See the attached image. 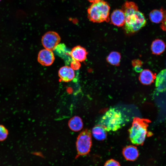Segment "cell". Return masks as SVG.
I'll use <instances>...</instances> for the list:
<instances>
[{
  "instance_id": "cell-1",
  "label": "cell",
  "mask_w": 166,
  "mask_h": 166,
  "mask_svg": "<svg viewBox=\"0 0 166 166\" xmlns=\"http://www.w3.org/2000/svg\"><path fill=\"white\" fill-rule=\"evenodd\" d=\"M122 10L125 15L124 29L127 34L134 33L145 25V17L138 10L137 6L134 2H125L122 6Z\"/></svg>"
},
{
  "instance_id": "cell-2",
  "label": "cell",
  "mask_w": 166,
  "mask_h": 166,
  "mask_svg": "<svg viewBox=\"0 0 166 166\" xmlns=\"http://www.w3.org/2000/svg\"><path fill=\"white\" fill-rule=\"evenodd\" d=\"M150 121L136 117L133 118L131 127L129 129V137L132 143L137 145H142L148 136V127Z\"/></svg>"
},
{
  "instance_id": "cell-3",
  "label": "cell",
  "mask_w": 166,
  "mask_h": 166,
  "mask_svg": "<svg viewBox=\"0 0 166 166\" xmlns=\"http://www.w3.org/2000/svg\"><path fill=\"white\" fill-rule=\"evenodd\" d=\"M124 121L121 111L117 108H111L101 117L99 124L107 132L115 131L124 125Z\"/></svg>"
},
{
  "instance_id": "cell-4",
  "label": "cell",
  "mask_w": 166,
  "mask_h": 166,
  "mask_svg": "<svg viewBox=\"0 0 166 166\" xmlns=\"http://www.w3.org/2000/svg\"><path fill=\"white\" fill-rule=\"evenodd\" d=\"M110 7L106 2L101 0L93 3L87 10L88 17L93 22H109Z\"/></svg>"
},
{
  "instance_id": "cell-5",
  "label": "cell",
  "mask_w": 166,
  "mask_h": 166,
  "mask_svg": "<svg viewBox=\"0 0 166 166\" xmlns=\"http://www.w3.org/2000/svg\"><path fill=\"white\" fill-rule=\"evenodd\" d=\"M92 145L91 131L88 129H85L79 134L77 139V155L76 158L88 154L90 151Z\"/></svg>"
},
{
  "instance_id": "cell-6",
  "label": "cell",
  "mask_w": 166,
  "mask_h": 166,
  "mask_svg": "<svg viewBox=\"0 0 166 166\" xmlns=\"http://www.w3.org/2000/svg\"><path fill=\"white\" fill-rule=\"evenodd\" d=\"M61 41V38L56 32L49 31L42 36V42L45 49L54 50Z\"/></svg>"
},
{
  "instance_id": "cell-7",
  "label": "cell",
  "mask_w": 166,
  "mask_h": 166,
  "mask_svg": "<svg viewBox=\"0 0 166 166\" xmlns=\"http://www.w3.org/2000/svg\"><path fill=\"white\" fill-rule=\"evenodd\" d=\"M55 59L54 54L51 50L44 49L39 53L38 60L42 65L49 66L51 65Z\"/></svg>"
},
{
  "instance_id": "cell-8",
  "label": "cell",
  "mask_w": 166,
  "mask_h": 166,
  "mask_svg": "<svg viewBox=\"0 0 166 166\" xmlns=\"http://www.w3.org/2000/svg\"><path fill=\"white\" fill-rule=\"evenodd\" d=\"M122 154L125 160L133 161L138 157L139 154L137 147L133 145H129L124 147L122 150Z\"/></svg>"
},
{
  "instance_id": "cell-9",
  "label": "cell",
  "mask_w": 166,
  "mask_h": 166,
  "mask_svg": "<svg viewBox=\"0 0 166 166\" xmlns=\"http://www.w3.org/2000/svg\"><path fill=\"white\" fill-rule=\"evenodd\" d=\"M87 53L85 49L80 45L74 47L70 52L71 56L73 60L79 62L85 61L86 58Z\"/></svg>"
},
{
  "instance_id": "cell-10",
  "label": "cell",
  "mask_w": 166,
  "mask_h": 166,
  "mask_svg": "<svg viewBox=\"0 0 166 166\" xmlns=\"http://www.w3.org/2000/svg\"><path fill=\"white\" fill-rule=\"evenodd\" d=\"M110 21L112 24L117 26H124L125 22V17L124 12L122 10L116 9L111 14Z\"/></svg>"
},
{
  "instance_id": "cell-11",
  "label": "cell",
  "mask_w": 166,
  "mask_h": 166,
  "mask_svg": "<svg viewBox=\"0 0 166 166\" xmlns=\"http://www.w3.org/2000/svg\"><path fill=\"white\" fill-rule=\"evenodd\" d=\"M71 67L65 66L61 67L58 71V75L61 80L65 82L72 80L75 77L74 71Z\"/></svg>"
},
{
  "instance_id": "cell-12",
  "label": "cell",
  "mask_w": 166,
  "mask_h": 166,
  "mask_svg": "<svg viewBox=\"0 0 166 166\" xmlns=\"http://www.w3.org/2000/svg\"><path fill=\"white\" fill-rule=\"evenodd\" d=\"M156 77V73H153L149 69H145L140 72L139 80L143 84L149 85L153 82Z\"/></svg>"
},
{
  "instance_id": "cell-13",
  "label": "cell",
  "mask_w": 166,
  "mask_h": 166,
  "mask_svg": "<svg viewBox=\"0 0 166 166\" xmlns=\"http://www.w3.org/2000/svg\"><path fill=\"white\" fill-rule=\"evenodd\" d=\"M156 79L157 90L160 92L166 91V69L162 70L157 75Z\"/></svg>"
},
{
  "instance_id": "cell-14",
  "label": "cell",
  "mask_w": 166,
  "mask_h": 166,
  "mask_svg": "<svg viewBox=\"0 0 166 166\" xmlns=\"http://www.w3.org/2000/svg\"><path fill=\"white\" fill-rule=\"evenodd\" d=\"M54 50L57 55L64 59L67 62H70L72 59L70 54L71 51L67 49L64 44H59Z\"/></svg>"
},
{
  "instance_id": "cell-15",
  "label": "cell",
  "mask_w": 166,
  "mask_h": 166,
  "mask_svg": "<svg viewBox=\"0 0 166 166\" xmlns=\"http://www.w3.org/2000/svg\"><path fill=\"white\" fill-rule=\"evenodd\" d=\"M166 45L161 40L157 39L154 40L151 45V50L153 54L159 55L162 53L164 51Z\"/></svg>"
},
{
  "instance_id": "cell-16",
  "label": "cell",
  "mask_w": 166,
  "mask_h": 166,
  "mask_svg": "<svg viewBox=\"0 0 166 166\" xmlns=\"http://www.w3.org/2000/svg\"><path fill=\"white\" fill-rule=\"evenodd\" d=\"M92 132L93 136L97 140H103L107 137V131L99 124L93 127Z\"/></svg>"
},
{
  "instance_id": "cell-17",
  "label": "cell",
  "mask_w": 166,
  "mask_h": 166,
  "mask_svg": "<svg viewBox=\"0 0 166 166\" xmlns=\"http://www.w3.org/2000/svg\"><path fill=\"white\" fill-rule=\"evenodd\" d=\"M68 126L70 129L74 132H78L83 128V124L81 119L78 116H74L69 121Z\"/></svg>"
},
{
  "instance_id": "cell-18",
  "label": "cell",
  "mask_w": 166,
  "mask_h": 166,
  "mask_svg": "<svg viewBox=\"0 0 166 166\" xmlns=\"http://www.w3.org/2000/svg\"><path fill=\"white\" fill-rule=\"evenodd\" d=\"M164 14V11L163 8L160 10H154L149 13V18L151 21L153 23H158L163 20Z\"/></svg>"
},
{
  "instance_id": "cell-19",
  "label": "cell",
  "mask_w": 166,
  "mask_h": 166,
  "mask_svg": "<svg viewBox=\"0 0 166 166\" xmlns=\"http://www.w3.org/2000/svg\"><path fill=\"white\" fill-rule=\"evenodd\" d=\"M121 59L120 53L118 52H111L106 58V60L110 64L113 65L118 66Z\"/></svg>"
},
{
  "instance_id": "cell-20",
  "label": "cell",
  "mask_w": 166,
  "mask_h": 166,
  "mask_svg": "<svg viewBox=\"0 0 166 166\" xmlns=\"http://www.w3.org/2000/svg\"><path fill=\"white\" fill-rule=\"evenodd\" d=\"M8 135L7 129L4 125L0 124V141L5 140Z\"/></svg>"
},
{
  "instance_id": "cell-21",
  "label": "cell",
  "mask_w": 166,
  "mask_h": 166,
  "mask_svg": "<svg viewBox=\"0 0 166 166\" xmlns=\"http://www.w3.org/2000/svg\"><path fill=\"white\" fill-rule=\"evenodd\" d=\"M104 166H121V165L118 161L113 159H110L105 162Z\"/></svg>"
},
{
  "instance_id": "cell-22",
  "label": "cell",
  "mask_w": 166,
  "mask_h": 166,
  "mask_svg": "<svg viewBox=\"0 0 166 166\" xmlns=\"http://www.w3.org/2000/svg\"><path fill=\"white\" fill-rule=\"evenodd\" d=\"M71 66L73 70H77L80 67L81 64L79 62L73 60L71 62Z\"/></svg>"
},
{
  "instance_id": "cell-23",
  "label": "cell",
  "mask_w": 166,
  "mask_h": 166,
  "mask_svg": "<svg viewBox=\"0 0 166 166\" xmlns=\"http://www.w3.org/2000/svg\"><path fill=\"white\" fill-rule=\"evenodd\" d=\"M160 27L162 30L166 32V10H164V17L161 22Z\"/></svg>"
},
{
  "instance_id": "cell-24",
  "label": "cell",
  "mask_w": 166,
  "mask_h": 166,
  "mask_svg": "<svg viewBox=\"0 0 166 166\" xmlns=\"http://www.w3.org/2000/svg\"><path fill=\"white\" fill-rule=\"evenodd\" d=\"M24 12L22 10H18L16 13V17L18 19H21L23 18L25 16Z\"/></svg>"
},
{
  "instance_id": "cell-25",
  "label": "cell",
  "mask_w": 166,
  "mask_h": 166,
  "mask_svg": "<svg viewBox=\"0 0 166 166\" xmlns=\"http://www.w3.org/2000/svg\"><path fill=\"white\" fill-rule=\"evenodd\" d=\"M132 64L133 67L137 66H142L143 62L139 59H134L132 61Z\"/></svg>"
},
{
  "instance_id": "cell-26",
  "label": "cell",
  "mask_w": 166,
  "mask_h": 166,
  "mask_svg": "<svg viewBox=\"0 0 166 166\" xmlns=\"http://www.w3.org/2000/svg\"><path fill=\"white\" fill-rule=\"evenodd\" d=\"M134 68L135 71L138 73L141 72L143 70L142 66H135Z\"/></svg>"
},
{
  "instance_id": "cell-27",
  "label": "cell",
  "mask_w": 166,
  "mask_h": 166,
  "mask_svg": "<svg viewBox=\"0 0 166 166\" xmlns=\"http://www.w3.org/2000/svg\"><path fill=\"white\" fill-rule=\"evenodd\" d=\"M89 2L92 3H94L99 1L101 0H88Z\"/></svg>"
},
{
  "instance_id": "cell-28",
  "label": "cell",
  "mask_w": 166,
  "mask_h": 166,
  "mask_svg": "<svg viewBox=\"0 0 166 166\" xmlns=\"http://www.w3.org/2000/svg\"><path fill=\"white\" fill-rule=\"evenodd\" d=\"M7 0L9 2H12L14 0Z\"/></svg>"
},
{
  "instance_id": "cell-29",
  "label": "cell",
  "mask_w": 166,
  "mask_h": 166,
  "mask_svg": "<svg viewBox=\"0 0 166 166\" xmlns=\"http://www.w3.org/2000/svg\"><path fill=\"white\" fill-rule=\"evenodd\" d=\"M1 0H0V2L1 1Z\"/></svg>"
}]
</instances>
